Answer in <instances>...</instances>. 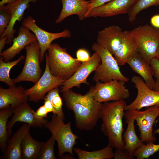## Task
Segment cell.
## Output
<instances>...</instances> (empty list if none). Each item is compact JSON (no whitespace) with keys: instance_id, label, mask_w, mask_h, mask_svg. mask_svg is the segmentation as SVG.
<instances>
[{"instance_id":"7a4b0ae2","label":"cell","mask_w":159,"mask_h":159,"mask_svg":"<svg viewBox=\"0 0 159 159\" xmlns=\"http://www.w3.org/2000/svg\"><path fill=\"white\" fill-rule=\"evenodd\" d=\"M126 105L124 100L102 104L101 130L107 137L108 144L116 149H122L125 146L122 119Z\"/></svg>"},{"instance_id":"74e56055","label":"cell","mask_w":159,"mask_h":159,"mask_svg":"<svg viewBox=\"0 0 159 159\" xmlns=\"http://www.w3.org/2000/svg\"><path fill=\"white\" fill-rule=\"evenodd\" d=\"M48 113H49L48 111L43 105L40 106L35 112V116L38 119H43L47 117Z\"/></svg>"},{"instance_id":"8d00e7d4","label":"cell","mask_w":159,"mask_h":159,"mask_svg":"<svg viewBox=\"0 0 159 159\" xmlns=\"http://www.w3.org/2000/svg\"><path fill=\"white\" fill-rule=\"evenodd\" d=\"M112 0H91L90 1L88 12L87 16L94 8L102 5Z\"/></svg>"},{"instance_id":"7bdbcfd3","label":"cell","mask_w":159,"mask_h":159,"mask_svg":"<svg viewBox=\"0 0 159 159\" xmlns=\"http://www.w3.org/2000/svg\"><path fill=\"white\" fill-rule=\"evenodd\" d=\"M155 58L159 61V45L157 49Z\"/></svg>"},{"instance_id":"f546056e","label":"cell","mask_w":159,"mask_h":159,"mask_svg":"<svg viewBox=\"0 0 159 159\" xmlns=\"http://www.w3.org/2000/svg\"><path fill=\"white\" fill-rule=\"evenodd\" d=\"M59 91L58 87L55 88L49 92L44 99H47L50 102L55 110L56 114L64 119V114L62 109L63 103Z\"/></svg>"},{"instance_id":"7c38bea8","label":"cell","mask_w":159,"mask_h":159,"mask_svg":"<svg viewBox=\"0 0 159 159\" xmlns=\"http://www.w3.org/2000/svg\"><path fill=\"white\" fill-rule=\"evenodd\" d=\"M101 62L100 56L95 52L88 61L82 63L73 75L63 82L61 88V92H62L74 87H80L82 84L90 85L87 81V78L92 72L95 71Z\"/></svg>"},{"instance_id":"d6a6232c","label":"cell","mask_w":159,"mask_h":159,"mask_svg":"<svg viewBox=\"0 0 159 159\" xmlns=\"http://www.w3.org/2000/svg\"><path fill=\"white\" fill-rule=\"evenodd\" d=\"M11 13L4 5L0 6V37L3 35L11 20Z\"/></svg>"},{"instance_id":"52a82bcc","label":"cell","mask_w":159,"mask_h":159,"mask_svg":"<svg viewBox=\"0 0 159 159\" xmlns=\"http://www.w3.org/2000/svg\"><path fill=\"white\" fill-rule=\"evenodd\" d=\"M26 56L24 66L20 74L12 79L16 83L23 81H28L36 83L42 75L40 66V48L36 41L26 46L24 48Z\"/></svg>"},{"instance_id":"ac0fdd59","label":"cell","mask_w":159,"mask_h":159,"mask_svg":"<svg viewBox=\"0 0 159 159\" xmlns=\"http://www.w3.org/2000/svg\"><path fill=\"white\" fill-rule=\"evenodd\" d=\"M26 90L21 86L16 85L7 89L0 87V109L11 108L12 111L23 103L27 102L28 96Z\"/></svg>"},{"instance_id":"1f68e13d","label":"cell","mask_w":159,"mask_h":159,"mask_svg":"<svg viewBox=\"0 0 159 159\" xmlns=\"http://www.w3.org/2000/svg\"><path fill=\"white\" fill-rule=\"evenodd\" d=\"M55 140L52 135L44 144L41 149L38 159H56L54 150Z\"/></svg>"},{"instance_id":"4fadbf2b","label":"cell","mask_w":159,"mask_h":159,"mask_svg":"<svg viewBox=\"0 0 159 159\" xmlns=\"http://www.w3.org/2000/svg\"><path fill=\"white\" fill-rule=\"evenodd\" d=\"M159 116V106L148 107L143 111L137 110L135 118L140 132L139 138L143 142L154 143L156 140L153 126Z\"/></svg>"},{"instance_id":"44dd1931","label":"cell","mask_w":159,"mask_h":159,"mask_svg":"<svg viewBox=\"0 0 159 159\" xmlns=\"http://www.w3.org/2000/svg\"><path fill=\"white\" fill-rule=\"evenodd\" d=\"M62 4L61 11L56 20V23L62 21L67 17L73 15L78 16L82 21L86 18L90 1L85 0H60Z\"/></svg>"},{"instance_id":"5bb4252c","label":"cell","mask_w":159,"mask_h":159,"mask_svg":"<svg viewBox=\"0 0 159 159\" xmlns=\"http://www.w3.org/2000/svg\"><path fill=\"white\" fill-rule=\"evenodd\" d=\"M137 1L112 0L92 9L86 18L106 17L128 14Z\"/></svg>"},{"instance_id":"ab89813d","label":"cell","mask_w":159,"mask_h":159,"mask_svg":"<svg viewBox=\"0 0 159 159\" xmlns=\"http://www.w3.org/2000/svg\"><path fill=\"white\" fill-rule=\"evenodd\" d=\"M150 22L152 26L159 29V14L153 16L150 19Z\"/></svg>"},{"instance_id":"4316f807","label":"cell","mask_w":159,"mask_h":159,"mask_svg":"<svg viewBox=\"0 0 159 159\" xmlns=\"http://www.w3.org/2000/svg\"><path fill=\"white\" fill-rule=\"evenodd\" d=\"M13 111L10 108L0 110V147L1 151L5 152L9 136L7 130L8 120Z\"/></svg>"},{"instance_id":"8fae6325","label":"cell","mask_w":159,"mask_h":159,"mask_svg":"<svg viewBox=\"0 0 159 159\" xmlns=\"http://www.w3.org/2000/svg\"><path fill=\"white\" fill-rule=\"evenodd\" d=\"M46 64L44 73L34 85L26 89V93L31 102H38L43 100L46 94L52 90L62 86L66 80L57 77L51 73L48 62L45 59Z\"/></svg>"},{"instance_id":"60d3db41","label":"cell","mask_w":159,"mask_h":159,"mask_svg":"<svg viewBox=\"0 0 159 159\" xmlns=\"http://www.w3.org/2000/svg\"><path fill=\"white\" fill-rule=\"evenodd\" d=\"M8 39L7 37L6 36L4 37H1L0 39V53L2 52L5 45L6 44V42Z\"/></svg>"},{"instance_id":"2e32d148","label":"cell","mask_w":159,"mask_h":159,"mask_svg":"<svg viewBox=\"0 0 159 159\" xmlns=\"http://www.w3.org/2000/svg\"><path fill=\"white\" fill-rule=\"evenodd\" d=\"M14 115L7 124V130L9 137L14 124L20 122L29 124L33 127H41L48 121L44 119H40L35 116V112L32 110L28 102H24L13 111Z\"/></svg>"},{"instance_id":"b9f144b4","label":"cell","mask_w":159,"mask_h":159,"mask_svg":"<svg viewBox=\"0 0 159 159\" xmlns=\"http://www.w3.org/2000/svg\"><path fill=\"white\" fill-rule=\"evenodd\" d=\"M16 0H2L0 2V6L14 2Z\"/></svg>"},{"instance_id":"484cf974","label":"cell","mask_w":159,"mask_h":159,"mask_svg":"<svg viewBox=\"0 0 159 159\" xmlns=\"http://www.w3.org/2000/svg\"><path fill=\"white\" fill-rule=\"evenodd\" d=\"M113 148L108 144L104 148L92 151H88L77 148L73 149L79 159H111L114 158Z\"/></svg>"},{"instance_id":"6da1fadb","label":"cell","mask_w":159,"mask_h":159,"mask_svg":"<svg viewBox=\"0 0 159 159\" xmlns=\"http://www.w3.org/2000/svg\"><path fill=\"white\" fill-rule=\"evenodd\" d=\"M62 95L66 107L74 113L76 127L81 130L92 129L101 117L102 103L94 98L91 88L84 95L70 89Z\"/></svg>"},{"instance_id":"f35d334b","label":"cell","mask_w":159,"mask_h":159,"mask_svg":"<svg viewBox=\"0 0 159 159\" xmlns=\"http://www.w3.org/2000/svg\"><path fill=\"white\" fill-rule=\"evenodd\" d=\"M44 106L47 110L49 112H52L54 114H56L55 110L50 102L48 100L44 99Z\"/></svg>"},{"instance_id":"603a6c76","label":"cell","mask_w":159,"mask_h":159,"mask_svg":"<svg viewBox=\"0 0 159 159\" xmlns=\"http://www.w3.org/2000/svg\"><path fill=\"white\" fill-rule=\"evenodd\" d=\"M126 63L142 77L150 88L153 90L155 81L153 70L149 63L137 53L130 57Z\"/></svg>"},{"instance_id":"30bf717a","label":"cell","mask_w":159,"mask_h":159,"mask_svg":"<svg viewBox=\"0 0 159 159\" xmlns=\"http://www.w3.org/2000/svg\"><path fill=\"white\" fill-rule=\"evenodd\" d=\"M22 24L32 31L37 38L40 48L41 62L43 61L46 52L54 40L61 38H69L71 36L70 31L67 29L58 33L50 32L43 29L36 24L35 20L31 16L24 19Z\"/></svg>"},{"instance_id":"d6986e66","label":"cell","mask_w":159,"mask_h":159,"mask_svg":"<svg viewBox=\"0 0 159 159\" xmlns=\"http://www.w3.org/2000/svg\"><path fill=\"white\" fill-rule=\"evenodd\" d=\"M137 113V110H134L126 111L124 114L125 122L127 124V129L122 135L124 148L133 155L137 149L145 144L136 133L134 122Z\"/></svg>"},{"instance_id":"836d02e7","label":"cell","mask_w":159,"mask_h":159,"mask_svg":"<svg viewBox=\"0 0 159 159\" xmlns=\"http://www.w3.org/2000/svg\"><path fill=\"white\" fill-rule=\"evenodd\" d=\"M150 64L155 79L153 90L159 92V61L154 58L151 60Z\"/></svg>"},{"instance_id":"d4e9b609","label":"cell","mask_w":159,"mask_h":159,"mask_svg":"<svg viewBox=\"0 0 159 159\" xmlns=\"http://www.w3.org/2000/svg\"><path fill=\"white\" fill-rule=\"evenodd\" d=\"M44 143L33 139L29 131L24 136L21 143L22 159H38Z\"/></svg>"},{"instance_id":"cb8c5ba5","label":"cell","mask_w":159,"mask_h":159,"mask_svg":"<svg viewBox=\"0 0 159 159\" xmlns=\"http://www.w3.org/2000/svg\"><path fill=\"white\" fill-rule=\"evenodd\" d=\"M31 126L24 124L8 140L6 150L2 158L22 159L21 144L25 135L29 131Z\"/></svg>"},{"instance_id":"ba28073f","label":"cell","mask_w":159,"mask_h":159,"mask_svg":"<svg viewBox=\"0 0 159 159\" xmlns=\"http://www.w3.org/2000/svg\"><path fill=\"white\" fill-rule=\"evenodd\" d=\"M124 82L117 80L106 82L98 81L96 82L95 86L90 87L95 100L102 103L128 98L130 94Z\"/></svg>"},{"instance_id":"5b68a950","label":"cell","mask_w":159,"mask_h":159,"mask_svg":"<svg viewBox=\"0 0 159 159\" xmlns=\"http://www.w3.org/2000/svg\"><path fill=\"white\" fill-rule=\"evenodd\" d=\"M64 120L53 114L51 121H47L44 126L49 130L57 141L60 158H62L65 153L73 155V147L79 138L72 130L71 122L64 124Z\"/></svg>"},{"instance_id":"7402d4cb","label":"cell","mask_w":159,"mask_h":159,"mask_svg":"<svg viewBox=\"0 0 159 159\" xmlns=\"http://www.w3.org/2000/svg\"><path fill=\"white\" fill-rule=\"evenodd\" d=\"M137 53L138 45L130 31H123L120 44L114 54L118 64L125 65L130 57Z\"/></svg>"},{"instance_id":"277c9868","label":"cell","mask_w":159,"mask_h":159,"mask_svg":"<svg viewBox=\"0 0 159 159\" xmlns=\"http://www.w3.org/2000/svg\"><path fill=\"white\" fill-rule=\"evenodd\" d=\"M92 49L100 56L101 63L95 71L93 80L106 82L113 80L127 82L129 80L120 71L119 65L113 55L97 43H94Z\"/></svg>"},{"instance_id":"3957f363","label":"cell","mask_w":159,"mask_h":159,"mask_svg":"<svg viewBox=\"0 0 159 159\" xmlns=\"http://www.w3.org/2000/svg\"><path fill=\"white\" fill-rule=\"evenodd\" d=\"M45 53L50 71L54 76L67 80L70 78L81 64L77 58L72 57L67 49L57 43L52 44Z\"/></svg>"},{"instance_id":"8992f818","label":"cell","mask_w":159,"mask_h":159,"mask_svg":"<svg viewBox=\"0 0 159 159\" xmlns=\"http://www.w3.org/2000/svg\"><path fill=\"white\" fill-rule=\"evenodd\" d=\"M130 31L137 43L138 53L150 63L155 57L159 45V29L145 24Z\"/></svg>"},{"instance_id":"d590c367","label":"cell","mask_w":159,"mask_h":159,"mask_svg":"<svg viewBox=\"0 0 159 159\" xmlns=\"http://www.w3.org/2000/svg\"><path fill=\"white\" fill-rule=\"evenodd\" d=\"M76 55L77 58L82 63L87 61L91 57L88 51L84 48L78 49Z\"/></svg>"},{"instance_id":"e0dca14e","label":"cell","mask_w":159,"mask_h":159,"mask_svg":"<svg viewBox=\"0 0 159 159\" xmlns=\"http://www.w3.org/2000/svg\"><path fill=\"white\" fill-rule=\"evenodd\" d=\"M22 25L19 29L18 36L14 38L12 45L0 53V57L5 62L9 61L28 45L37 41L35 35Z\"/></svg>"},{"instance_id":"9c48e42d","label":"cell","mask_w":159,"mask_h":159,"mask_svg":"<svg viewBox=\"0 0 159 159\" xmlns=\"http://www.w3.org/2000/svg\"><path fill=\"white\" fill-rule=\"evenodd\" d=\"M137 90L135 100L127 105L125 111L139 110L144 107L159 106V92L150 88L140 76H134L131 79Z\"/></svg>"},{"instance_id":"ee69618b","label":"cell","mask_w":159,"mask_h":159,"mask_svg":"<svg viewBox=\"0 0 159 159\" xmlns=\"http://www.w3.org/2000/svg\"><path fill=\"white\" fill-rule=\"evenodd\" d=\"M154 134H156V133L159 134V127L158 129H156L155 130V131H154Z\"/></svg>"},{"instance_id":"e575fe53","label":"cell","mask_w":159,"mask_h":159,"mask_svg":"<svg viewBox=\"0 0 159 159\" xmlns=\"http://www.w3.org/2000/svg\"><path fill=\"white\" fill-rule=\"evenodd\" d=\"M134 158L124 147L120 149H116L115 152V159H132Z\"/></svg>"},{"instance_id":"83f0119b","label":"cell","mask_w":159,"mask_h":159,"mask_svg":"<svg viewBox=\"0 0 159 159\" xmlns=\"http://www.w3.org/2000/svg\"><path fill=\"white\" fill-rule=\"evenodd\" d=\"M25 58L24 55H21L17 59L11 62H5L0 58V81L6 83L9 87L15 85L9 76L11 69L17 65Z\"/></svg>"},{"instance_id":"ffe728a7","label":"cell","mask_w":159,"mask_h":159,"mask_svg":"<svg viewBox=\"0 0 159 159\" xmlns=\"http://www.w3.org/2000/svg\"><path fill=\"white\" fill-rule=\"evenodd\" d=\"M123 32L117 26L105 27L98 32L97 43L114 55L120 42Z\"/></svg>"},{"instance_id":"9a60e30c","label":"cell","mask_w":159,"mask_h":159,"mask_svg":"<svg viewBox=\"0 0 159 159\" xmlns=\"http://www.w3.org/2000/svg\"><path fill=\"white\" fill-rule=\"evenodd\" d=\"M38 0H16L13 2L4 6L11 13V17L10 22L3 35L0 37L6 36L8 39L6 44H10L14 38L16 30L14 28L17 21H20L22 19L25 11L30 6L31 3H34Z\"/></svg>"},{"instance_id":"f1b7e54d","label":"cell","mask_w":159,"mask_h":159,"mask_svg":"<svg viewBox=\"0 0 159 159\" xmlns=\"http://www.w3.org/2000/svg\"><path fill=\"white\" fill-rule=\"evenodd\" d=\"M159 5V0H137L128 13L130 22L134 21L137 15L143 10L153 6Z\"/></svg>"},{"instance_id":"4dcf8cb0","label":"cell","mask_w":159,"mask_h":159,"mask_svg":"<svg viewBox=\"0 0 159 159\" xmlns=\"http://www.w3.org/2000/svg\"><path fill=\"white\" fill-rule=\"evenodd\" d=\"M159 150V144L154 143H147L137 149L133 154L134 157L137 159H148Z\"/></svg>"}]
</instances>
